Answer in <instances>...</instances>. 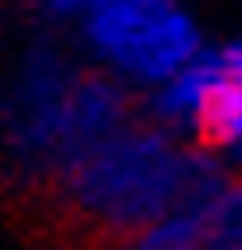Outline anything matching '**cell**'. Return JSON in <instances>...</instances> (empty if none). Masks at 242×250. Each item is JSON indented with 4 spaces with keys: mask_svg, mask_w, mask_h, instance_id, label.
Listing matches in <instances>:
<instances>
[{
    "mask_svg": "<svg viewBox=\"0 0 242 250\" xmlns=\"http://www.w3.org/2000/svg\"><path fill=\"white\" fill-rule=\"evenodd\" d=\"M234 81H242V39L204 42V51L191 64H183L166 85L145 93L149 119H157L161 127H170L178 136L200 140V127L208 119V110H213V102Z\"/></svg>",
    "mask_w": 242,
    "mask_h": 250,
    "instance_id": "4",
    "label": "cell"
},
{
    "mask_svg": "<svg viewBox=\"0 0 242 250\" xmlns=\"http://www.w3.org/2000/svg\"><path fill=\"white\" fill-rule=\"evenodd\" d=\"M72 30L81 55L132 93H153L204 51L183 0H85Z\"/></svg>",
    "mask_w": 242,
    "mask_h": 250,
    "instance_id": "3",
    "label": "cell"
},
{
    "mask_svg": "<svg viewBox=\"0 0 242 250\" xmlns=\"http://www.w3.org/2000/svg\"><path fill=\"white\" fill-rule=\"evenodd\" d=\"M110 250H204V204L170 212V216L119 237Z\"/></svg>",
    "mask_w": 242,
    "mask_h": 250,
    "instance_id": "5",
    "label": "cell"
},
{
    "mask_svg": "<svg viewBox=\"0 0 242 250\" xmlns=\"http://www.w3.org/2000/svg\"><path fill=\"white\" fill-rule=\"evenodd\" d=\"M0 4L30 9V13L47 17V21H77V13L85 9V0H0Z\"/></svg>",
    "mask_w": 242,
    "mask_h": 250,
    "instance_id": "6",
    "label": "cell"
},
{
    "mask_svg": "<svg viewBox=\"0 0 242 250\" xmlns=\"http://www.w3.org/2000/svg\"><path fill=\"white\" fill-rule=\"evenodd\" d=\"M9 60V34H4V17H0V68Z\"/></svg>",
    "mask_w": 242,
    "mask_h": 250,
    "instance_id": "7",
    "label": "cell"
},
{
    "mask_svg": "<svg viewBox=\"0 0 242 250\" xmlns=\"http://www.w3.org/2000/svg\"><path fill=\"white\" fill-rule=\"evenodd\" d=\"M136 119L132 89L64 42L9 47L0 68V178L47 187L110 132Z\"/></svg>",
    "mask_w": 242,
    "mask_h": 250,
    "instance_id": "2",
    "label": "cell"
},
{
    "mask_svg": "<svg viewBox=\"0 0 242 250\" xmlns=\"http://www.w3.org/2000/svg\"><path fill=\"white\" fill-rule=\"evenodd\" d=\"M229 183L225 161L196 136H178L157 119H128L43 195L60 221L102 246L183 208H200Z\"/></svg>",
    "mask_w": 242,
    "mask_h": 250,
    "instance_id": "1",
    "label": "cell"
}]
</instances>
